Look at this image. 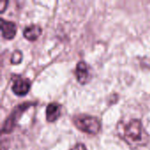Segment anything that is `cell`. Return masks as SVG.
I'll return each mask as SVG.
<instances>
[{
	"label": "cell",
	"instance_id": "cell-2",
	"mask_svg": "<svg viewBox=\"0 0 150 150\" xmlns=\"http://www.w3.org/2000/svg\"><path fill=\"white\" fill-rule=\"evenodd\" d=\"M75 126L82 132H84L89 134H97L100 131V122L98 118L86 115L80 114L75 116L73 119Z\"/></svg>",
	"mask_w": 150,
	"mask_h": 150
},
{
	"label": "cell",
	"instance_id": "cell-3",
	"mask_svg": "<svg viewBox=\"0 0 150 150\" xmlns=\"http://www.w3.org/2000/svg\"><path fill=\"white\" fill-rule=\"evenodd\" d=\"M34 102H25L21 105H18L9 115V117L5 120L3 127H2V133L3 134H10L13 131L14 127H16L18 119L22 116L24 112H25L29 107L34 105Z\"/></svg>",
	"mask_w": 150,
	"mask_h": 150
},
{
	"label": "cell",
	"instance_id": "cell-10",
	"mask_svg": "<svg viewBox=\"0 0 150 150\" xmlns=\"http://www.w3.org/2000/svg\"><path fill=\"white\" fill-rule=\"evenodd\" d=\"M71 150H87L86 149V148H85V146L84 145H83V144H77V145H76L73 149Z\"/></svg>",
	"mask_w": 150,
	"mask_h": 150
},
{
	"label": "cell",
	"instance_id": "cell-8",
	"mask_svg": "<svg viewBox=\"0 0 150 150\" xmlns=\"http://www.w3.org/2000/svg\"><path fill=\"white\" fill-rule=\"evenodd\" d=\"M41 32H42V29L40 28V25H31L25 28L23 34L26 40H28L30 41H34L40 37V35L41 34Z\"/></svg>",
	"mask_w": 150,
	"mask_h": 150
},
{
	"label": "cell",
	"instance_id": "cell-4",
	"mask_svg": "<svg viewBox=\"0 0 150 150\" xmlns=\"http://www.w3.org/2000/svg\"><path fill=\"white\" fill-rule=\"evenodd\" d=\"M11 90L17 96H25L31 88V82L27 78L14 76L11 78Z\"/></svg>",
	"mask_w": 150,
	"mask_h": 150
},
{
	"label": "cell",
	"instance_id": "cell-5",
	"mask_svg": "<svg viewBox=\"0 0 150 150\" xmlns=\"http://www.w3.org/2000/svg\"><path fill=\"white\" fill-rule=\"evenodd\" d=\"M76 75L77 81L81 84H85L90 80V69L85 62H79L76 68Z\"/></svg>",
	"mask_w": 150,
	"mask_h": 150
},
{
	"label": "cell",
	"instance_id": "cell-9",
	"mask_svg": "<svg viewBox=\"0 0 150 150\" xmlns=\"http://www.w3.org/2000/svg\"><path fill=\"white\" fill-rule=\"evenodd\" d=\"M21 61H22V53L18 50L15 51L11 58V62L12 64H18Z\"/></svg>",
	"mask_w": 150,
	"mask_h": 150
},
{
	"label": "cell",
	"instance_id": "cell-7",
	"mask_svg": "<svg viewBox=\"0 0 150 150\" xmlns=\"http://www.w3.org/2000/svg\"><path fill=\"white\" fill-rule=\"evenodd\" d=\"M62 105L57 103H50L46 109V117L48 122H54L61 116Z\"/></svg>",
	"mask_w": 150,
	"mask_h": 150
},
{
	"label": "cell",
	"instance_id": "cell-1",
	"mask_svg": "<svg viewBox=\"0 0 150 150\" xmlns=\"http://www.w3.org/2000/svg\"><path fill=\"white\" fill-rule=\"evenodd\" d=\"M118 131L119 135L132 148L145 146L149 140V136L140 120L135 119L119 123Z\"/></svg>",
	"mask_w": 150,
	"mask_h": 150
},
{
	"label": "cell",
	"instance_id": "cell-6",
	"mask_svg": "<svg viewBox=\"0 0 150 150\" xmlns=\"http://www.w3.org/2000/svg\"><path fill=\"white\" fill-rule=\"evenodd\" d=\"M1 31H2V35L4 39L11 40L16 35L17 25L13 22L1 19Z\"/></svg>",
	"mask_w": 150,
	"mask_h": 150
}]
</instances>
